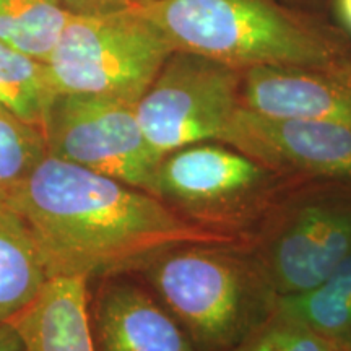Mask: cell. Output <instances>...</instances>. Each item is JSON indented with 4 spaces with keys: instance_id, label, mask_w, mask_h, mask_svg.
Masks as SVG:
<instances>
[{
    "instance_id": "d6986e66",
    "label": "cell",
    "mask_w": 351,
    "mask_h": 351,
    "mask_svg": "<svg viewBox=\"0 0 351 351\" xmlns=\"http://www.w3.org/2000/svg\"><path fill=\"white\" fill-rule=\"evenodd\" d=\"M73 13H99L134 5L130 0H60Z\"/></svg>"
},
{
    "instance_id": "5b68a950",
    "label": "cell",
    "mask_w": 351,
    "mask_h": 351,
    "mask_svg": "<svg viewBox=\"0 0 351 351\" xmlns=\"http://www.w3.org/2000/svg\"><path fill=\"white\" fill-rule=\"evenodd\" d=\"M287 181L230 145L202 142L161 158L155 195L195 225L239 236Z\"/></svg>"
},
{
    "instance_id": "2e32d148",
    "label": "cell",
    "mask_w": 351,
    "mask_h": 351,
    "mask_svg": "<svg viewBox=\"0 0 351 351\" xmlns=\"http://www.w3.org/2000/svg\"><path fill=\"white\" fill-rule=\"evenodd\" d=\"M72 13L60 0H0V41L47 62Z\"/></svg>"
},
{
    "instance_id": "9c48e42d",
    "label": "cell",
    "mask_w": 351,
    "mask_h": 351,
    "mask_svg": "<svg viewBox=\"0 0 351 351\" xmlns=\"http://www.w3.org/2000/svg\"><path fill=\"white\" fill-rule=\"evenodd\" d=\"M351 256V208L314 202L296 208L263 254L261 275L274 296L317 287Z\"/></svg>"
},
{
    "instance_id": "9a60e30c",
    "label": "cell",
    "mask_w": 351,
    "mask_h": 351,
    "mask_svg": "<svg viewBox=\"0 0 351 351\" xmlns=\"http://www.w3.org/2000/svg\"><path fill=\"white\" fill-rule=\"evenodd\" d=\"M57 95L47 62L0 41V106L43 132Z\"/></svg>"
},
{
    "instance_id": "8992f818",
    "label": "cell",
    "mask_w": 351,
    "mask_h": 351,
    "mask_svg": "<svg viewBox=\"0 0 351 351\" xmlns=\"http://www.w3.org/2000/svg\"><path fill=\"white\" fill-rule=\"evenodd\" d=\"M47 153L155 195L161 156L137 116V103L104 95L59 93L43 127Z\"/></svg>"
},
{
    "instance_id": "4fadbf2b",
    "label": "cell",
    "mask_w": 351,
    "mask_h": 351,
    "mask_svg": "<svg viewBox=\"0 0 351 351\" xmlns=\"http://www.w3.org/2000/svg\"><path fill=\"white\" fill-rule=\"evenodd\" d=\"M51 280L32 226L10 202L0 199V322L32 304Z\"/></svg>"
},
{
    "instance_id": "3957f363",
    "label": "cell",
    "mask_w": 351,
    "mask_h": 351,
    "mask_svg": "<svg viewBox=\"0 0 351 351\" xmlns=\"http://www.w3.org/2000/svg\"><path fill=\"white\" fill-rule=\"evenodd\" d=\"M228 244H179L138 270L152 293L178 320L197 351H226L261 320L256 300L262 275Z\"/></svg>"
},
{
    "instance_id": "52a82bcc",
    "label": "cell",
    "mask_w": 351,
    "mask_h": 351,
    "mask_svg": "<svg viewBox=\"0 0 351 351\" xmlns=\"http://www.w3.org/2000/svg\"><path fill=\"white\" fill-rule=\"evenodd\" d=\"M243 70L197 52L174 49L137 103L148 142L161 156L218 142L241 108Z\"/></svg>"
},
{
    "instance_id": "e0dca14e",
    "label": "cell",
    "mask_w": 351,
    "mask_h": 351,
    "mask_svg": "<svg viewBox=\"0 0 351 351\" xmlns=\"http://www.w3.org/2000/svg\"><path fill=\"white\" fill-rule=\"evenodd\" d=\"M47 155L41 129L0 106V199H5Z\"/></svg>"
},
{
    "instance_id": "7a4b0ae2",
    "label": "cell",
    "mask_w": 351,
    "mask_h": 351,
    "mask_svg": "<svg viewBox=\"0 0 351 351\" xmlns=\"http://www.w3.org/2000/svg\"><path fill=\"white\" fill-rule=\"evenodd\" d=\"M174 49L238 70L315 67L351 57V39L282 0H153L135 3Z\"/></svg>"
},
{
    "instance_id": "8fae6325",
    "label": "cell",
    "mask_w": 351,
    "mask_h": 351,
    "mask_svg": "<svg viewBox=\"0 0 351 351\" xmlns=\"http://www.w3.org/2000/svg\"><path fill=\"white\" fill-rule=\"evenodd\" d=\"M241 106L269 116L330 122L351 130V57L315 67L244 70Z\"/></svg>"
},
{
    "instance_id": "30bf717a",
    "label": "cell",
    "mask_w": 351,
    "mask_h": 351,
    "mask_svg": "<svg viewBox=\"0 0 351 351\" xmlns=\"http://www.w3.org/2000/svg\"><path fill=\"white\" fill-rule=\"evenodd\" d=\"M88 326L95 351H197L150 288L130 271L88 283Z\"/></svg>"
},
{
    "instance_id": "6da1fadb",
    "label": "cell",
    "mask_w": 351,
    "mask_h": 351,
    "mask_svg": "<svg viewBox=\"0 0 351 351\" xmlns=\"http://www.w3.org/2000/svg\"><path fill=\"white\" fill-rule=\"evenodd\" d=\"M23 215L52 278L135 271L179 244L236 245L239 236L189 221L150 192L47 153L5 197Z\"/></svg>"
},
{
    "instance_id": "ac0fdd59",
    "label": "cell",
    "mask_w": 351,
    "mask_h": 351,
    "mask_svg": "<svg viewBox=\"0 0 351 351\" xmlns=\"http://www.w3.org/2000/svg\"><path fill=\"white\" fill-rule=\"evenodd\" d=\"M226 351H351V345L270 311L243 340Z\"/></svg>"
},
{
    "instance_id": "603a6c76",
    "label": "cell",
    "mask_w": 351,
    "mask_h": 351,
    "mask_svg": "<svg viewBox=\"0 0 351 351\" xmlns=\"http://www.w3.org/2000/svg\"><path fill=\"white\" fill-rule=\"evenodd\" d=\"M130 2H132V3H134V5H135V3H145V2H153V0H130Z\"/></svg>"
},
{
    "instance_id": "5bb4252c",
    "label": "cell",
    "mask_w": 351,
    "mask_h": 351,
    "mask_svg": "<svg viewBox=\"0 0 351 351\" xmlns=\"http://www.w3.org/2000/svg\"><path fill=\"white\" fill-rule=\"evenodd\" d=\"M271 311L351 345V256L324 282L300 295L274 296Z\"/></svg>"
},
{
    "instance_id": "44dd1931",
    "label": "cell",
    "mask_w": 351,
    "mask_h": 351,
    "mask_svg": "<svg viewBox=\"0 0 351 351\" xmlns=\"http://www.w3.org/2000/svg\"><path fill=\"white\" fill-rule=\"evenodd\" d=\"M337 16L348 32H351V0H333Z\"/></svg>"
},
{
    "instance_id": "7402d4cb",
    "label": "cell",
    "mask_w": 351,
    "mask_h": 351,
    "mask_svg": "<svg viewBox=\"0 0 351 351\" xmlns=\"http://www.w3.org/2000/svg\"><path fill=\"white\" fill-rule=\"evenodd\" d=\"M285 2H288V3H293V5H295V3H301V2H309V0H285Z\"/></svg>"
},
{
    "instance_id": "7c38bea8",
    "label": "cell",
    "mask_w": 351,
    "mask_h": 351,
    "mask_svg": "<svg viewBox=\"0 0 351 351\" xmlns=\"http://www.w3.org/2000/svg\"><path fill=\"white\" fill-rule=\"evenodd\" d=\"M88 280L52 278L12 322L29 351H95L88 326Z\"/></svg>"
},
{
    "instance_id": "277c9868",
    "label": "cell",
    "mask_w": 351,
    "mask_h": 351,
    "mask_svg": "<svg viewBox=\"0 0 351 351\" xmlns=\"http://www.w3.org/2000/svg\"><path fill=\"white\" fill-rule=\"evenodd\" d=\"M174 51L135 5L72 13L47 60L59 93L114 96L138 103Z\"/></svg>"
},
{
    "instance_id": "ba28073f",
    "label": "cell",
    "mask_w": 351,
    "mask_h": 351,
    "mask_svg": "<svg viewBox=\"0 0 351 351\" xmlns=\"http://www.w3.org/2000/svg\"><path fill=\"white\" fill-rule=\"evenodd\" d=\"M218 142L293 181L351 187V130L330 122L269 116L241 106Z\"/></svg>"
},
{
    "instance_id": "ffe728a7",
    "label": "cell",
    "mask_w": 351,
    "mask_h": 351,
    "mask_svg": "<svg viewBox=\"0 0 351 351\" xmlns=\"http://www.w3.org/2000/svg\"><path fill=\"white\" fill-rule=\"evenodd\" d=\"M0 351H29L12 322H0Z\"/></svg>"
}]
</instances>
